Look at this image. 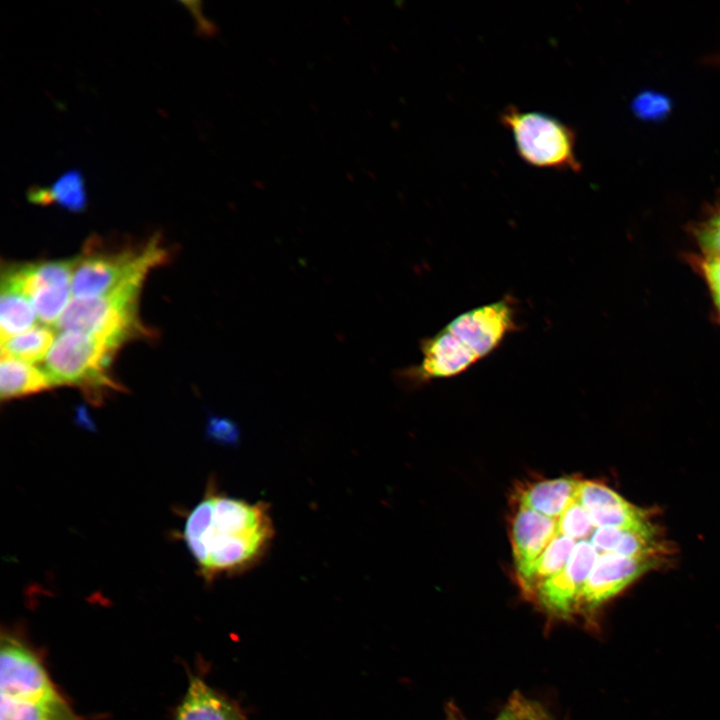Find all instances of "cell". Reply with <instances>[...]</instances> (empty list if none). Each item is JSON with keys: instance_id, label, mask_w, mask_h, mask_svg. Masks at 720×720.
Segmentation results:
<instances>
[{"instance_id": "obj_18", "label": "cell", "mask_w": 720, "mask_h": 720, "mask_svg": "<svg viewBox=\"0 0 720 720\" xmlns=\"http://www.w3.org/2000/svg\"><path fill=\"white\" fill-rule=\"evenodd\" d=\"M52 203L71 212H81L87 205V194L83 176L78 170L62 174L49 188Z\"/></svg>"}, {"instance_id": "obj_14", "label": "cell", "mask_w": 720, "mask_h": 720, "mask_svg": "<svg viewBox=\"0 0 720 720\" xmlns=\"http://www.w3.org/2000/svg\"><path fill=\"white\" fill-rule=\"evenodd\" d=\"M0 720H80L65 699L58 695L41 700L1 697Z\"/></svg>"}, {"instance_id": "obj_3", "label": "cell", "mask_w": 720, "mask_h": 720, "mask_svg": "<svg viewBox=\"0 0 720 720\" xmlns=\"http://www.w3.org/2000/svg\"><path fill=\"white\" fill-rule=\"evenodd\" d=\"M125 343L101 334L60 331L45 359L43 370L52 386H77L91 400L118 388L108 374L114 354Z\"/></svg>"}, {"instance_id": "obj_21", "label": "cell", "mask_w": 720, "mask_h": 720, "mask_svg": "<svg viewBox=\"0 0 720 720\" xmlns=\"http://www.w3.org/2000/svg\"><path fill=\"white\" fill-rule=\"evenodd\" d=\"M623 528L599 527L594 530L589 541L601 553L614 552L623 534Z\"/></svg>"}, {"instance_id": "obj_2", "label": "cell", "mask_w": 720, "mask_h": 720, "mask_svg": "<svg viewBox=\"0 0 720 720\" xmlns=\"http://www.w3.org/2000/svg\"><path fill=\"white\" fill-rule=\"evenodd\" d=\"M516 328L508 299L466 311L421 343V362L401 372L420 383L458 376L494 352Z\"/></svg>"}, {"instance_id": "obj_12", "label": "cell", "mask_w": 720, "mask_h": 720, "mask_svg": "<svg viewBox=\"0 0 720 720\" xmlns=\"http://www.w3.org/2000/svg\"><path fill=\"white\" fill-rule=\"evenodd\" d=\"M176 720H244L240 711L202 679L192 677Z\"/></svg>"}, {"instance_id": "obj_13", "label": "cell", "mask_w": 720, "mask_h": 720, "mask_svg": "<svg viewBox=\"0 0 720 720\" xmlns=\"http://www.w3.org/2000/svg\"><path fill=\"white\" fill-rule=\"evenodd\" d=\"M52 386L43 369L13 357L1 356L0 397L11 400L50 389Z\"/></svg>"}, {"instance_id": "obj_9", "label": "cell", "mask_w": 720, "mask_h": 720, "mask_svg": "<svg viewBox=\"0 0 720 720\" xmlns=\"http://www.w3.org/2000/svg\"><path fill=\"white\" fill-rule=\"evenodd\" d=\"M598 556L599 552L589 540L578 541L564 569L535 589L533 594L539 604L554 615L574 613Z\"/></svg>"}, {"instance_id": "obj_11", "label": "cell", "mask_w": 720, "mask_h": 720, "mask_svg": "<svg viewBox=\"0 0 720 720\" xmlns=\"http://www.w3.org/2000/svg\"><path fill=\"white\" fill-rule=\"evenodd\" d=\"M580 480L563 477L528 484L519 490V506L558 520L566 508L576 499Z\"/></svg>"}, {"instance_id": "obj_8", "label": "cell", "mask_w": 720, "mask_h": 720, "mask_svg": "<svg viewBox=\"0 0 720 720\" xmlns=\"http://www.w3.org/2000/svg\"><path fill=\"white\" fill-rule=\"evenodd\" d=\"M659 561L658 556L627 557L614 552L599 554L580 593L575 612L599 607L655 568Z\"/></svg>"}, {"instance_id": "obj_16", "label": "cell", "mask_w": 720, "mask_h": 720, "mask_svg": "<svg viewBox=\"0 0 720 720\" xmlns=\"http://www.w3.org/2000/svg\"><path fill=\"white\" fill-rule=\"evenodd\" d=\"M36 312L23 294L1 287L0 331L1 342L19 335L36 326Z\"/></svg>"}, {"instance_id": "obj_5", "label": "cell", "mask_w": 720, "mask_h": 720, "mask_svg": "<svg viewBox=\"0 0 720 720\" xmlns=\"http://www.w3.org/2000/svg\"><path fill=\"white\" fill-rule=\"evenodd\" d=\"M88 248L84 255L77 257L71 283L72 298L103 296L127 283L144 280L147 273L167 257L158 237L141 246L116 251Z\"/></svg>"}, {"instance_id": "obj_17", "label": "cell", "mask_w": 720, "mask_h": 720, "mask_svg": "<svg viewBox=\"0 0 720 720\" xmlns=\"http://www.w3.org/2000/svg\"><path fill=\"white\" fill-rule=\"evenodd\" d=\"M55 337L50 327L36 325L1 342V356L13 357L32 364L40 362L46 359Z\"/></svg>"}, {"instance_id": "obj_1", "label": "cell", "mask_w": 720, "mask_h": 720, "mask_svg": "<svg viewBox=\"0 0 720 720\" xmlns=\"http://www.w3.org/2000/svg\"><path fill=\"white\" fill-rule=\"evenodd\" d=\"M275 537L270 506L248 502L209 486L188 514L184 542L207 581L256 567Z\"/></svg>"}, {"instance_id": "obj_10", "label": "cell", "mask_w": 720, "mask_h": 720, "mask_svg": "<svg viewBox=\"0 0 720 720\" xmlns=\"http://www.w3.org/2000/svg\"><path fill=\"white\" fill-rule=\"evenodd\" d=\"M557 520L519 506L511 523V544L521 578L557 535Z\"/></svg>"}, {"instance_id": "obj_22", "label": "cell", "mask_w": 720, "mask_h": 720, "mask_svg": "<svg viewBox=\"0 0 720 720\" xmlns=\"http://www.w3.org/2000/svg\"><path fill=\"white\" fill-rule=\"evenodd\" d=\"M666 105L667 104L664 101V98H662V97L645 96V97H641V99H639V103L637 104V107H638V110L641 112V114L650 116V115L657 114V112L664 111Z\"/></svg>"}, {"instance_id": "obj_20", "label": "cell", "mask_w": 720, "mask_h": 720, "mask_svg": "<svg viewBox=\"0 0 720 720\" xmlns=\"http://www.w3.org/2000/svg\"><path fill=\"white\" fill-rule=\"evenodd\" d=\"M496 720H553V718L540 703L520 692H514Z\"/></svg>"}, {"instance_id": "obj_7", "label": "cell", "mask_w": 720, "mask_h": 720, "mask_svg": "<svg viewBox=\"0 0 720 720\" xmlns=\"http://www.w3.org/2000/svg\"><path fill=\"white\" fill-rule=\"evenodd\" d=\"M1 697L41 700L60 695L39 659L18 640L2 636L0 652Z\"/></svg>"}, {"instance_id": "obj_19", "label": "cell", "mask_w": 720, "mask_h": 720, "mask_svg": "<svg viewBox=\"0 0 720 720\" xmlns=\"http://www.w3.org/2000/svg\"><path fill=\"white\" fill-rule=\"evenodd\" d=\"M594 528L589 513L576 499L557 520V533L576 542L589 540Z\"/></svg>"}, {"instance_id": "obj_15", "label": "cell", "mask_w": 720, "mask_h": 720, "mask_svg": "<svg viewBox=\"0 0 720 720\" xmlns=\"http://www.w3.org/2000/svg\"><path fill=\"white\" fill-rule=\"evenodd\" d=\"M576 543L569 537L557 534L526 574L519 578L523 589L528 593H534L541 583L562 571Z\"/></svg>"}, {"instance_id": "obj_4", "label": "cell", "mask_w": 720, "mask_h": 720, "mask_svg": "<svg viewBox=\"0 0 720 720\" xmlns=\"http://www.w3.org/2000/svg\"><path fill=\"white\" fill-rule=\"evenodd\" d=\"M500 121L510 131L516 152L526 164L558 171L580 170L575 132L560 119L508 106Z\"/></svg>"}, {"instance_id": "obj_6", "label": "cell", "mask_w": 720, "mask_h": 720, "mask_svg": "<svg viewBox=\"0 0 720 720\" xmlns=\"http://www.w3.org/2000/svg\"><path fill=\"white\" fill-rule=\"evenodd\" d=\"M143 280L127 283L92 298H72L55 327L59 331L101 334L123 341L143 332L137 318V299Z\"/></svg>"}, {"instance_id": "obj_23", "label": "cell", "mask_w": 720, "mask_h": 720, "mask_svg": "<svg viewBox=\"0 0 720 720\" xmlns=\"http://www.w3.org/2000/svg\"><path fill=\"white\" fill-rule=\"evenodd\" d=\"M447 720H464V719H461L460 717H458L455 714H451Z\"/></svg>"}]
</instances>
